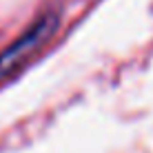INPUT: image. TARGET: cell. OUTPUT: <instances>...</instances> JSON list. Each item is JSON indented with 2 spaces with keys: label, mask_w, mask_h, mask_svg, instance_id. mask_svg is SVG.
Returning a JSON list of instances; mask_svg holds the SVG:
<instances>
[{
  "label": "cell",
  "mask_w": 153,
  "mask_h": 153,
  "mask_svg": "<svg viewBox=\"0 0 153 153\" xmlns=\"http://www.w3.org/2000/svg\"><path fill=\"white\" fill-rule=\"evenodd\" d=\"M56 25H58L56 16H45V18L38 20V22H36L18 42H13V45L0 56V76H7L9 71H13L16 67L22 65V62L42 45V42L53 33Z\"/></svg>",
  "instance_id": "1"
}]
</instances>
